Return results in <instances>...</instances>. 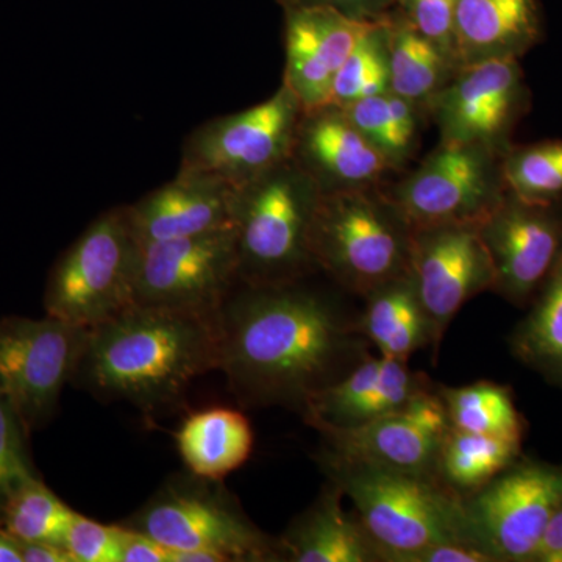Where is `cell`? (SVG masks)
<instances>
[{"label": "cell", "instance_id": "cell-6", "mask_svg": "<svg viewBox=\"0 0 562 562\" xmlns=\"http://www.w3.org/2000/svg\"><path fill=\"white\" fill-rule=\"evenodd\" d=\"M122 525L150 536L173 554L199 550L221 562L283 561L279 539L251 522L222 482L191 472L162 484Z\"/></svg>", "mask_w": 562, "mask_h": 562}, {"label": "cell", "instance_id": "cell-36", "mask_svg": "<svg viewBox=\"0 0 562 562\" xmlns=\"http://www.w3.org/2000/svg\"><path fill=\"white\" fill-rule=\"evenodd\" d=\"M283 10L301 7H327L339 11L351 20L382 21L394 7V0H277Z\"/></svg>", "mask_w": 562, "mask_h": 562}, {"label": "cell", "instance_id": "cell-29", "mask_svg": "<svg viewBox=\"0 0 562 562\" xmlns=\"http://www.w3.org/2000/svg\"><path fill=\"white\" fill-rule=\"evenodd\" d=\"M438 392L450 427L476 435L524 438L525 419L508 386L482 380L464 386L438 384Z\"/></svg>", "mask_w": 562, "mask_h": 562}, {"label": "cell", "instance_id": "cell-8", "mask_svg": "<svg viewBox=\"0 0 562 562\" xmlns=\"http://www.w3.org/2000/svg\"><path fill=\"white\" fill-rule=\"evenodd\" d=\"M502 160L482 144L439 139L413 172L383 190L413 228L482 224L508 191Z\"/></svg>", "mask_w": 562, "mask_h": 562}, {"label": "cell", "instance_id": "cell-21", "mask_svg": "<svg viewBox=\"0 0 562 562\" xmlns=\"http://www.w3.org/2000/svg\"><path fill=\"white\" fill-rule=\"evenodd\" d=\"M457 55L461 66L520 60L542 41L539 0H458Z\"/></svg>", "mask_w": 562, "mask_h": 562}, {"label": "cell", "instance_id": "cell-25", "mask_svg": "<svg viewBox=\"0 0 562 562\" xmlns=\"http://www.w3.org/2000/svg\"><path fill=\"white\" fill-rule=\"evenodd\" d=\"M383 21L390 54L391 91L428 114L432 101L461 68L460 63L414 31L394 11L391 10Z\"/></svg>", "mask_w": 562, "mask_h": 562}, {"label": "cell", "instance_id": "cell-27", "mask_svg": "<svg viewBox=\"0 0 562 562\" xmlns=\"http://www.w3.org/2000/svg\"><path fill=\"white\" fill-rule=\"evenodd\" d=\"M524 438L476 435L449 428L438 461V480L465 498L522 457Z\"/></svg>", "mask_w": 562, "mask_h": 562}, {"label": "cell", "instance_id": "cell-32", "mask_svg": "<svg viewBox=\"0 0 562 562\" xmlns=\"http://www.w3.org/2000/svg\"><path fill=\"white\" fill-rule=\"evenodd\" d=\"M506 187L527 201L562 198V140L513 144L503 155Z\"/></svg>", "mask_w": 562, "mask_h": 562}, {"label": "cell", "instance_id": "cell-1", "mask_svg": "<svg viewBox=\"0 0 562 562\" xmlns=\"http://www.w3.org/2000/svg\"><path fill=\"white\" fill-rule=\"evenodd\" d=\"M220 322V371L250 406L302 413L314 394L372 355L358 314L302 281L244 284L222 306Z\"/></svg>", "mask_w": 562, "mask_h": 562}, {"label": "cell", "instance_id": "cell-5", "mask_svg": "<svg viewBox=\"0 0 562 562\" xmlns=\"http://www.w3.org/2000/svg\"><path fill=\"white\" fill-rule=\"evenodd\" d=\"M321 195L312 177L292 160L236 188L239 283L279 286L317 272L310 231Z\"/></svg>", "mask_w": 562, "mask_h": 562}, {"label": "cell", "instance_id": "cell-28", "mask_svg": "<svg viewBox=\"0 0 562 562\" xmlns=\"http://www.w3.org/2000/svg\"><path fill=\"white\" fill-rule=\"evenodd\" d=\"M341 109L397 172L419 149L422 131L430 121L424 110L392 91L347 103Z\"/></svg>", "mask_w": 562, "mask_h": 562}, {"label": "cell", "instance_id": "cell-40", "mask_svg": "<svg viewBox=\"0 0 562 562\" xmlns=\"http://www.w3.org/2000/svg\"><path fill=\"white\" fill-rule=\"evenodd\" d=\"M16 542L20 546L22 562H74L68 550L60 543Z\"/></svg>", "mask_w": 562, "mask_h": 562}, {"label": "cell", "instance_id": "cell-14", "mask_svg": "<svg viewBox=\"0 0 562 562\" xmlns=\"http://www.w3.org/2000/svg\"><path fill=\"white\" fill-rule=\"evenodd\" d=\"M449 428L436 384V390L398 412L360 427L319 432L317 460L438 479L439 453Z\"/></svg>", "mask_w": 562, "mask_h": 562}, {"label": "cell", "instance_id": "cell-2", "mask_svg": "<svg viewBox=\"0 0 562 562\" xmlns=\"http://www.w3.org/2000/svg\"><path fill=\"white\" fill-rule=\"evenodd\" d=\"M220 313L132 305L91 328L74 382L140 409L173 405L194 380L220 371Z\"/></svg>", "mask_w": 562, "mask_h": 562}, {"label": "cell", "instance_id": "cell-34", "mask_svg": "<svg viewBox=\"0 0 562 562\" xmlns=\"http://www.w3.org/2000/svg\"><path fill=\"white\" fill-rule=\"evenodd\" d=\"M457 2L458 0H394L392 11L458 61L454 36Z\"/></svg>", "mask_w": 562, "mask_h": 562}, {"label": "cell", "instance_id": "cell-15", "mask_svg": "<svg viewBox=\"0 0 562 562\" xmlns=\"http://www.w3.org/2000/svg\"><path fill=\"white\" fill-rule=\"evenodd\" d=\"M413 231L409 276L430 321L436 358L462 306L494 291V265L480 224L425 225Z\"/></svg>", "mask_w": 562, "mask_h": 562}, {"label": "cell", "instance_id": "cell-10", "mask_svg": "<svg viewBox=\"0 0 562 562\" xmlns=\"http://www.w3.org/2000/svg\"><path fill=\"white\" fill-rule=\"evenodd\" d=\"M90 328L46 316L0 321V395L27 430L57 408L66 384L74 382Z\"/></svg>", "mask_w": 562, "mask_h": 562}, {"label": "cell", "instance_id": "cell-30", "mask_svg": "<svg viewBox=\"0 0 562 562\" xmlns=\"http://www.w3.org/2000/svg\"><path fill=\"white\" fill-rule=\"evenodd\" d=\"M0 531L20 542H65L76 512L69 508L36 476L16 487L2 509Z\"/></svg>", "mask_w": 562, "mask_h": 562}, {"label": "cell", "instance_id": "cell-13", "mask_svg": "<svg viewBox=\"0 0 562 562\" xmlns=\"http://www.w3.org/2000/svg\"><path fill=\"white\" fill-rule=\"evenodd\" d=\"M531 106L519 60L461 66L432 101L428 117L446 140L482 144L505 155Z\"/></svg>", "mask_w": 562, "mask_h": 562}, {"label": "cell", "instance_id": "cell-11", "mask_svg": "<svg viewBox=\"0 0 562 562\" xmlns=\"http://www.w3.org/2000/svg\"><path fill=\"white\" fill-rule=\"evenodd\" d=\"M562 498V464L519 458L464 498L480 549L492 562H532Z\"/></svg>", "mask_w": 562, "mask_h": 562}, {"label": "cell", "instance_id": "cell-18", "mask_svg": "<svg viewBox=\"0 0 562 562\" xmlns=\"http://www.w3.org/2000/svg\"><path fill=\"white\" fill-rule=\"evenodd\" d=\"M436 390L425 372L414 371L409 361L369 355L338 382L314 394L302 417L316 431L360 427L398 412Z\"/></svg>", "mask_w": 562, "mask_h": 562}, {"label": "cell", "instance_id": "cell-33", "mask_svg": "<svg viewBox=\"0 0 562 562\" xmlns=\"http://www.w3.org/2000/svg\"><path fill=\"white\" fill-rule=\"evenodd\" d=\"M27 431L13 406L0 395V509L11 492L35 476L25 452Z\"/></svg>", "mask_w": 562, "mask_h": 562}, {"label": "cell", "instance_id": "cell-20", "mask_svg": "<svg viewBox=\"0 0 562 562\" xmlns=\"http://www.w3.org/2000/svg\"><path fill=\"white\" fill-rule=\"evenodd\" d=\"M236 188L201 173L181 172L128 205L140 246L235 227Z\"/></svg>", "mask_w": 562, "mask_h": 562}, {"label": "cell", "instance_id": "cell-17", "mask_svg": "<svg viewBox=\"0 0 562 562\" xmlns=\"http://www.w3.org/2000/svg\"><path fill=\"white\" fill-rule=\"evenodd\" d=\"M291 160L322 194L382 188L397 172L338 105L303 111Z\"/></svg>", "mask_w": 562, "mask_h": 562}, {"label": "cell", "instance_id": "cell-9", "mask_svg": "<svg viewBox=\"0 0 562 562\" xmlns=\"http://www.w3.org/2000/svg\"><path fill=\"white\" fill-rule=\"evenodd\" d=\"M302 114L294 92L281 83L268 101L195 128L184 140L179 171L241 188L291 160Z\"/></svg>", "mask_w": 562, "mask_h": 562}, {"label": "cell", "instance_id": "cell-37", "mask_svg": "<svg viewBox=\"0 0 562 562\" xmlns=\"http://www.w3.org/2000/svg\"><path fill=\"white\" fill-rule=\"evenodd\" d=\"M122 562H173V553L144 532L121 524Z\"/></svg>", "mask_w": 562, "mask_h": 562}, {"label": "cell", "instance_id": "cell-24", "mask_svg": "<svg viewBox=\"0 0 562 562\" xmlns=\"http://www.w3.org/2000/svg\"><path fill=\"white\" fill-rule=\"evenodd\" d=\"M176 443L188 472L222 482L249 460L254 431L241 412L220 406L187 417L176 432Z\"/></svg>", "mask_w": 562, "mask_h": 562}, {"label": "cell", "instance_id": "cell-19", "mask_svg": "<svg viewBox=\"0 0 562 562\" xmlns=\"http://www.w3.org/2000/svg\"><path fill=\"white\" fill-rule=\"evenodd\" d=\"M371 24L327 7L284 10L283 85L294 92L303 111L328 105L339 69Z\"/></svg>", "mask_w": 562, "mask_h": 562}, {"label": "cell", "instance_id": "cell-38", "mask_svg": "<svg viewBox=\"0 0 562 562\" xmlns=\"http://www.w3.org/2000/svg\"><path fill=\"white\" fill-rule=\"evenodd\" d=\"M409 562H492L483 550L469 543L449 542L428 547L414 554Z\"/></svg>", "mask_w": 562, "mask_h": 562}, {"label": "cell", "instance_id": "cell-3", "mask_svg": "<svg viewBox=\"0 0 562 562\" xmlns=\"http://www.w3.org/2000/svg\"><path fill=\"white\" fill-rule=\"evenodd\" d=\"M321 468L353 505L380 562H409L439 543L480 549L464 498L438 479L339 462H322Z\"/></svg>", "mask_w": 562, "mask_h": 562}, {"label": "cell", "instance_id": "cell-26", "mask_svg": "<svg viewBox=\"0 0 562 562\" xmlns=\"http://www.w3.org/2000/svg\"><path fill=\"white\" fill-rule=\"evenodd\" d=\"M513 357L562 391V250L527 316L509 336Z\"/></svg>", "mask_w": 562, "mask_h": 562}, {"label": "cell", "instance_id": "cell-35", "mask_svg": "<svg viewBox=\"0 0 562 562\" xmlns=\"http://www.w3.org/2000/svg\"><path fill=\"white\" fill-rule=\"evenodd\" d=\"M63 546L74 562H122L121 525H103L76 513Z\"/></svg>", "mask_w": 562, "mask_h": 562}, {"label": "cell", "instance_id": "cell-31", "mask_svg": "<svg viewBox=\"0 0 562 562\" xmlns=\"http://www.w3.org/2000/svg\"><path fill=\"white\" fill-rule=\"evenodd\" d=\"M383 20L372 22L358 38L336 76L328 105L344 106L391 91L390 54Z\"/></svg>", "mask_w": 562, "mask_h": 562}, {"label": "cell", "instance_id": "cell-4", "mask_svg": "<svg viewBox=\"0 0 562 562\" xmlns=\"http://www.w3.org/2000/svg\"><path fill=\"white\" fill-rule=\"evenodd\" d=\"M413 227L382 188L322 194L310 231L317 271L364 299L409 272Z\"/></svg>", "mask_w": 562, "mask_h": 562}, {"label": "cell", "instance_id": "cell-16", "mask_svg": "<svg viewBox=\"0 0 562 562\" xmlns=\"http://www.w3.org/2000/svg\"><path fill=\"white\" fill-rule=\"evenodd\" d=\"M494 265V294L527 308L562 250V198L527 201L506 191L497 209L480 224Z\"/></svg>", "mask_w": 562, "mask_h": 562}, {"label": "cell", "instance_id": "cell-41", "mask_svg": "<svg viewBox=\"0 0 562 562\" xmlns=\"http://www.w3.org/2000/svg\"><path fill=\"white\" fill-rule=\"evenodd\" d=\"M0 562H22L20 546L3 531H0Z\"/></svg>", "mask_w": 562, "mask_h": 562}, {"label": "cell", "instance_id": "cell-22", "mask_svg": "<svg viewBox=\"0 0 562 562\" xmlns=\"http://www.w3.org/2000/svg\"><path fill=\"white\" fill-rule=\"evenodd\" d=\"M288 562H380L357 514L344 508L342 491L328 480L319 497L279 538Z\"/></svg>", "mask_w": 562, "mask_h": 562}, {"label": "cell", "instance_id": "cell-39", "mask_svg": "<svg viewBox=\"0 0 562 562\" xmlns=\"http://www.w3.org/2000/svg\"><path fill=\"white\" fill-rule=\"evenodd\" d=\"M532 562H562V498L546 525Z\"/></svg>", "mask_w": 562, "mask_h": 562}, {"label": "cell", "instance_id": "cell-7", "mask_svg": "<svg viewBox=\"0 0 562 562\" xmlns=\"http://www.w3.org/2000/svg\"><path fill=\"white\" fill-rule=\"evenodd\" d=\"M140 243L127 206L92 221L52 269L47 316L94 328L133 305Z\"/></svg>", "mask_w": 562, "mask_h": 562}, {"label": "cell", "instance_id": "cell-23", "mask_svg": "<svg viewBox=\"0 0 562 562\" xmlns=\"http://www.w3.org/2000/svg\"><path fill=\"white\" fill-rule=\"evenodd\" d=\"M362 301L358 321L376 355L409 361L417 351L435 346L430 321L409 272L376 288Z\"/></svg>", "mask_w": 562, "mask_h": 562}, {"label": "cell", "instance_id": "cell-12", "mask_svg": "<svg viewBox=\"0 0 562 562\" xmlns=\"http://www.w3.org/2000/svg\"><path fill=\"white\" fill-rule=\"evenodd\" d=\"M238 283L235 227L144 244L133 305L220 313Z\"/></svg>", "mask_w": 562, "mask_h": 562}]
</instances>
